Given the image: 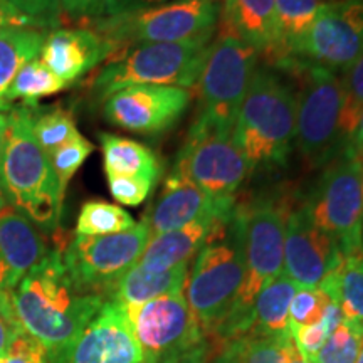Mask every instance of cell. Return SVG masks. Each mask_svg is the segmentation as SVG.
Instances as JSON below:
<instances>
[{"label":"cell","instance_id":"6da1fadb","mask_svg":"<svg viewBox=\"0 0 363 363\" xmlns=\"http://www.w3.org/2000/svg\"><path fill=\"white\" fill-rule=\"evenodd\" d=\"M62 252V249L48 252L11 293L17 320L45 348L49 363L65 362L72 343L106 301L99 294L76 288Z\"/></svg>","mask_w":363,"mask_h":363},{"label":"cell","instance_id":"7a4b0ae2","mask_svg":"<svg viewBox=\"0 0 363 363\" xmlns=\"http://www.w3.org/2000/svg\"><path fill=\"white\" fill-rule=\"evenodd\" d=\"M244 279V217L242 208L234 207L216 222L185 283V299L203 337H211L233 310Z\"/></svg>","mask_w":363,"mask_h":363},{"label":"cell","instance_id":"3957f363","mask_svg":"<svg viewBox=\"0 0 363 363\" xmlns=\"http://www.w3.org/2000/svg\"><path fill=\"white\" fill-rule=\"evenodd\" d=\"M9 131L2 162L0 190L9 206L33 224L52 230L59 225L66 192L33 133V111L27 106L9 113Z\"/></svg>","mask_w":363,"mask_h":363},{"label":"cell","instance_id":"277c9868","mask_svg":"<svg viewBox=\"0 0 363 363\" xmlns=\"http://www.w3.org/2000/svg\"><path fill=\"white\" fill-rule=\"evenodd\" d=\"M296 94L278 74L254 71L233 130L251 170L286 162L296 140Z\"/></svg>","mask_w":363,"mask_h":363},{"label":"cell","instance_id":"5b68a950","mask_svg":"<svg viewBox=\"0 0 363 363\" xmlns=\"http://www.w3.org/2000/svg\"><path fill=\"white\" fill-rule=\"evenodd\" d=\"M212 35L185 43L138 44L108 61L91 83V89L106 99L128 86H177L194 88L211 48Z\"/></svg>","mask_w":363,"mask_h":363},{"label":"cell","instance_id":"8992f818","mask_svg":"<svg viewBox=\"0 0 363 363\" xmlns=\"http://www.w3.org/2000/svg\"><path fill=\"white\" fill-rule=\"evenodd\" d=\"M257 54L256 49L222 27L219 38L211 43L199 78L201 113L194 125L233 135L240 104L256 71Z\"/></svg>","mask_w":363,"mask_h":363},{"label":"cell","instance_id":"52a82bcc","mask_svg":"<svg viewBox=\"0 0 363 363\" xmlns=\"http://www.w3.org/2000/svg\"><path fill=\"white\" fill-rule=\"evenodd\" d=\"M220 17L219 0H175L162 6L101 17L96 33L123 48L133 44L185 43L214 35Z\"/></svg>","mask_w":363,"mask_h":363},{"label":"cell","instance_id":"ba28073f","mask_svg":"<svg viewBox=\"0 0 363 363\" xmlns=\"http://www.w3.org/2000/svg\"><path fill=\"white\" fill-rule=\"evenodd\" d=\"M313 220L335 239L343 257L363 254L362 155L345 145L306 202Z\"/></svg>","mask_w":363,"mask_h":363},{"label":"cell","instance_id":"9c48e42d","mask_svg":"<svg viewBox=\"0 0 363 363\" xmlns=\"http://www.w3.org/2000/svg\"><path fill=\"white\" fill-rule=\"evenodd\" d=\"M303 76V86L296 96V145L303 157L315 165L330 162L342 152L340 115L343 104L342 76L320 66L288 62Z\"/></svg>","mask_w":363,"mask_h":363},{"label":"cell","instance_id":"30bf717a","mask_svg":"<svg viewBox=\"0 0 363 363\" xmlns=\"http://www.w3.org/2000/svg\"><path fill=\"white\" fill-rule=\"evenodd\" d=\"M150 240L145 222L110 235H76L62 252L72 283L83 293L108 299L116 281L131 269Z\"/></svg>","mask_w":363,"mask_h":363},{"label":"cell","instance_id":"8fae6325","mask_svg":"<svg viewBox=\"0 0 363 363\" xmlns=\"http://www.w3.org/2000/svg\"><path fill=\"white\" fill-rule=\"evenodd\" d=\"M363 56V0H335L323 4L291 54L278 62H298L340 72Z\"/></svg>","mask_w":363,"mask_h":363},{"label":"cell","instance_id":"7c38bea8","mask_svg":"<svg viewBox=\"0 0 363 363\" xmlns=\"http://www.w3.org/2000/svg\"><path fill=\"white\" fill-rule=\"evenodd\" d=\"M123 308L142 350L143 363H167L206 340L184 293Z\"/></svg>","mask_w":363,"mask_h":363},{"label":"cell","instance_id":"4fadbf2b","mask_svg":"<svg viewBox=\"0 0 363 363\" xmlns=\"http://www.w3.org/2000/svg\"><path fill=\"white\" fill-rule=\"evenodd\" d=\"M249 170L251 167L234 143L233 135L192 125L170 174L216 199H234Z\"/></svg>","mask_w":363,"mask_h":363},{"label":"cell","instance_id":"5bb4252c","mask_svg":"<svg viewBox=\"0 0 363 363\" xmlns=\"http://www.w3.org/2000/svg\"><path fill=\"white\" fill-rule=\"evenodd\" d=\"M192 94L177 86H128L104 99L103 113L111 125L140 135H160L187 111Z\"/></svg>","mask_w":363,"mask_h":363},{"label":"cell","instance_id":"9a60e30c","mask_svg":"<svg viewBox=\"0 0 363 363\" xmlns=\"http://www.w3.org/2000/svg\"><path fill=\"white\" fill-rule=\"evenodd\" d=\"M343 259L338 244L316 225L306 203L289 212L284 233V272L298 288L320 286Z\"/></svg>","mask_w":363,"mask_h":363},{"label":"cell","instance_id":"2e32d148","mask_svg":"<svg viewBox=\"0 0 363 363\" xmlns=\"http://www.w3.org/2000/svg\"><path fill=\"white\" fill-rule=\"evenodd\" d=\"M62 363H143L125 308L106 299Z\"/></svg>","mask_w":363,"mask_h":363},{"label":"cell","instance_id":"e0dca14e","mask_svg":"<svg viewBox=\"0 0 363 363\" xmlns=\"http://www.w3.org/2000/svg\"><path fill=\"white\" fill-rule=\"evenodd\" d=\"M121 51L111 40L91 29H56L48 33L40 61L69 86L99 62L110 61Z\"/></svg>","mask_w":363,"mask_h":363},{"label":"cell","instance_id":"ac0fdd59","mask_svg":"<svg viewBox=\"0 0 363 363\" xmlns=\"http://www.w3.org/2000/svg\"><path fill=\"white\" fill-rule=\"evenodd\" d=\"M233 207H235L234 199H216L190 182L170 174L160 199L145 212L143 222L148 227L150 238H153Z\"/></svg>","mask_w":363,"mask_h":363},{"label":"cell","instance_id":"d6986e66","mask_svg":"<svg viewBox=\"0 0 363 363\" xmlns=\"http://www.w3.org/2000/svg\"><path fill=\"white\" fill-rule=\"evenodd\" d=\"M48 252L38 225L7 203L0 211V289L12 293Z\"/></svg>","mask_w":363,"mask_h":363},{"label":"cell","instance_id":"ffe728a7","mask_svg":"<svg viewBox=\"0 0 363 363\" xmlns=\"http://www.w3.org/2000/svg\"><path fill=\"white\" fill-rule=\"evenodd\" d=\"M230 211L206 216L202 219L192 222V224L180 227V229L153 235V238H150L147 247L140 256L136 266L152 272H163L179 264H184V262H189L190 257L195 256L206 246L216 222Z\"/></svg>","mask_w":363,"mask_h":363},{"label":"cell","instance_id":"44dd1931","mask_svg":"<svg viewBox=\"0 0 363 363\" xmlns=\"http://www.w3.org/2000/svg\"><path fill=\"white\" fill-rule=\"evenodd\" d=\"M187 278L189 262L163 272H152L135 264L116 281L108 294V299L123 306L142 305L150 299L184 293Z\"/></svg>","mask_w":363,"mask_h":363},{"label":"cell","instance_id":"7402d4cb","mask_svg":"<svg viewBox=\"0 0 363 363\" xmlns=\"http://www.w3.org/2000/svg\"><path fill=\"white\" fill-rule=\"evenodd\" d=\"M224 29L269 54L276 38L274 0H224Z\"/></svg>","mask_w":363,"mask_h":363},{"label":"cell","instance_id":"603a6c76","mask_svg":"<svg viewBox=\"0 0 363 363\" xmlns=\"http://www.w3.org/2000/svg\"><path fill=\"white\" fill-rule=\"evenodd\" d=\"M106 177H142L158 182L162 163L145 145L113 133H99Z\"/></svg>","mask_w":363,"mask_h":363},{"label":"cell","instance_id":"cb8c5ba5","mask_svg":"<svg viewBox=\"0 0 363 363\" xmlns=\"http://www.w3.org/2000/svg\"><path fill=\"white\" fill-rule=\"evenodd\" d=\"M48 33L34 27H6L0 29V110H11L7 91L24 65L40 54Z\"/></svg>","mask_w":363,"mask_h":363},{"label":"cell","instance_id":"d4e9b609","mask_svg":"<svg viewBox=\"0 0 363 363\" xmlns=\"http://www.w3.org/2000/svg\"><path fill=\"white\" fill-rule=\"evenodd\" d=\"M298 286L283 271L262 286L254 303V323L247 333L284 335L289 331V305Z\"/></svg>","mask_w":363,"mask_h":363},{"label":"cell","instance_id":"484cf974","mask_svg":"<svg viewBox=\"0 0 363 363\" xmlns=\"http://www.w3.org/2000/svg\"><path fill=\"white\" fill-rule=\"evenodd\" d=\"M321 6V0H274L276 38L267 56L276 65L291 54L294 44L310 29Z\"/></svg>","mask_w":363,"mask_h":363},{"label":"cell","instance_id":"4316f807","mask_svg":"<svg viewBox=\"0 0 363 363\" xmlns=\"http://www.w3.org/2000/svg\"><path fill=\"white\" fill-rule=\"evenodd\" d=\"M294 350L296 345L291 333H246L222 345V353H225L233 363H291Z\"/></svg>","mask_w":363,"mask_h":363},{"label":"cell","instance_id":"83f0119b","mask_svg":"<svg viewBox=\"0 0 363 363\" xmlns=\"http://www.w3.org/2000/svg\"><path fill=\"white\" fill-rule=\"evenodd\" d=\"M331 299H337L345 318L363 321V254L345 257L337 271L320 284Z\"/></svg>","mask_w":363,"mask_h":363},{"label":"cell","instance_id":"f1b7e54d","mask_svg":"<svg viewBox=\"0 0 363 363\" xmlns=\"http://www.w3.org/2000/svg\"><path fill=\"white\" fill-rule=\"evenodd\" d=\"M67 88L62 79L44 65L40 59H33L24 65L13 78L11 88L7 91V103L21 99L26 106H35L40 98L51 96Z\"/></svg>","mask_w":363,"mask_h":363},{"label":"cell","instance_id":"f546056e","mask_svg":"<svg viewBox=\"0 0 363 363\" xmlns=\"http://www.w3.org/2000/svg\"><path fill=\"white\" fill-rule=\"evenodd\" d=\"M136 222L125 208L103 201H88L81 207L76 235H110L130 230Z\"/></svg>","mask_w":363,"mask_h":363},{"label":"cell","instance_id":"4dcf8cb0","mask_svg":"<svg viewBox=\"0 0 363 363\" xmlns=\"http://www.w3.org/2000/svg\"><path fill=\"white\" fill-rule=\"evenodd\" d=\"M363 347V321L343 318L311 363H357Z\"/></svg>","mask_w":363,"mask_h":363},{"label":"cell","instance_id":"1f68e13d","mask_svg":"<svg viewBox=\"0 0 363 363\" xmlns=\"http://www.w3.org/2000/svg\"><path fill=\"white\" fill-rule=\"evenodd\" d=\"M33 133L48 155L81 136L76 128L74 118L62 108H51L38 115L33 113Z\"/></svg>","mask_w":363,"mask_h":363},{"label":"cell","instance_id":"d6a6232c","mask_svg":"<svg viewBox=\"0 0 363 363\" xmlns=\"http://www.w3.org/2000/svg\"><path fill=\"white\" fill-rule=\"evenodd\" d=\"M343 104L340 115V136L347 145L355 133L358 121L363 113V56L345 71L342 76Z\"/></svg>","mask_w":363,"mask_h":363},{"label":"cell","instance_id":"836d02e7","mask_svg":"<svg viewBox=\"0 0 363 363\" xmlns=\"http://www.w3.org/2000/svg\"><path fill=\"white\" fill-rule=\"evenodd\" d=\"M331 301L323 288H298L289 305V331L318 323Z\"/></svg>","mask_w":363,"mask_h":363},{"label":"cell","instance_id":"e575fe53","mask_svg":"<svg viewBox=\"0 0 363 363\" xmlns=\"http://www.w3.org/2000/svg\"><path fill=\"white\" fill-rule=\"evenodd\" d=\"M93 150L94 145L81 135L76 140H72V142L62 145L61 148H57L51 155H48L49 160H51L54 174H56L59 180V185H61V189L65 192L67 189V184L76 175V172L83 167V163L88 160Z\"/></svg>","mask_w":363,"mask_h":363},{"label":"cell","instance_id":"d590c367","mask_svg":"<svg viewBox=\"0 0 363 363\" xmlns=\"http://www.w3.org/2000/svg\"><path fill=\"white\" fill-rule=\"evenodd\" d=\"M106 179L113 199L128 207H136L147 201L157 184L142 177H106Z\"/></svg>","mask_w":363,"mask_h":363},{"label":"cell","instance_id":"8d00e7d4","mask_svg":"<svg viewBox=\"0 0 363 363\" xmlns=\"http://www.w3.org/2000/svg\"><path fill=\"white\" fill-rule=\"evenodd\" d=\"M0 363H49V358L43 345L22 330L9 347L6 355L0 357Z\"/></svg>","mask_w":363,"mask_h":363},{"label":"cell","instance_id":"74e56055","mask_svg":"<svg viewBox=\"0 0 363 363\" xmlns=\"http://www.w3.org/2000/svg\"><path fill=\"white\" fill-rule=\"evenodd\" d=\"M333 333V330L330 328V325L321 318L318 323L301 326L291 331L293 342L296 345L298 352L301 353L303 358H306L308 362L313 360V357L320 352V348L323 347L326 338Z\"/></svg>","mask_w":363,"mask_h":363},{"label":"cell","instance_id":"f35d334b","mask_svg":"<svg viewBox=\"0 0 363 363\" xmlns=\"http://www.w3.org/2000/svg\"><path fill=\"white\" fill-rule=\"evenodd\" d=\"M11 6L21 11L40 27H52L59 24L61 17V0H7Z\"/></svg>","mask_w":363,"mask_h":363},{"label":"cell","instance_id":"ab89813d","mask_svg":"<svg viewBox=\"0 0 363 363\" xmlns=\"http://www.w3.org/2000/svg\"><path fill=\"white\" fill-rule=\"evenodd\" d=\"M24 330L13 311L11 293L0 294V357L6 355L17 335Z\"/></svg>","mask_w":363,"mask_h":363},{"label":"cell","instance_id":"60d3db41","mask_svg":"<svg viewBox=\"0 0 363 363\" xmlns=\"http://www.w3.org/2000/svg\"><path fill=\"white\" fill-rule=\"evenodd\" d=\"M169 2H175V0H103L101 13H99V17L120 16V13L162 6V4H169Z\"/></svg>","mask_w":363,"mask_h":363},{"label":"cell","instance_id":"b9f144b4","mask_svg":"<svg viewBox=\"0 0 363 363\" xmlns=\"http://www.w3.org/2000/svg\"><path fill=\"white\" fill-rule=\"evenodd\" d=\"M103 0H61V11L74 19L86 17H99Z\"/></svg>","mask_w":363,"mask_h":363},{"label":"cell","instance_id":"7bdbcfd3","mask_svg":"<svg viewBox=\"0 0 363 363\" xmlns=\"http://www.w3.org/2000/svg\"><path fill=\"white\" fill-rule=\"evenodd\" d=\"M6 27H34L40 29V26L29 16L17 11L7 0H0V29Z\"/></svg>","mask_w":363,"mask_h":363},{"label":"cell","instance_id":"ee69618b","mask_svg":"<svg viewBox=\"0 0 363 363\" xmlns=\"http://www.w3.org/2000/svg\"><path fill=\"white\" fill-rule=\"evenodd\" d=\"M212 352H214L212 343L206 338L202 343H199L197 347L192 348V350H189L187 353H184V355L177 357L174 360L167 363H208Z\"/></svg>","mask_w":363,"mask_h":363},{"label":"cell","instance_id":"f6af8a7d","mask_svg":"<svg viewBox=\"0 0 363 363\" xmlns=\"http://www.w3.org/2000/svg\"><path fill=\"white\" fill-rule=\"evenodd\" d=\"M347 145H350V147L355 150L357 153H360V155L363 153V113L360 116V121H358V125H357L355 133H353L352 140Z\"/></svg>","mask_w":363,"mask_h":363},{"label":"cell","instance_id":"bcb514c9","mask_svg":"<svg viewBox=\"0 0 363 363\" xmlns=\"http://www.w3.org/2000/svg\"><path fill=\"white\" fill-rule=\"evenodd\" d=\"M9 118L7 113L0 111V162H2V153H4V147H6V140H7V131H9Z\"/></svg>","mask_w":363,"mask_h":363},{"label":"cell","instance_id":"7dc6e473","mask_svg":"<svg viewBox=\"0 0 363 363\" xmlns=\"http://www.w3.org/2000/svg\"><path fill=\"white\" fill-rule=\"evenodd\" d=\"M291 363H311V362H308L306 358H303V357H301V353H299V352H298V348H296V350H294V353H293Z\"/></svg>","mask_w":363,"mask_h":363},{"label":"cell","instance_id":"c3c4849f","mask_svg":"<svg viewBox=\"0 0 363 363\" xmlns=\"http://www.w3.org/2000/svg\"><path fill=\"white\" fill-rule=\"evenodd\" d=\"M211 363H233V362L229 360V357H227L225 353H222V352H220L219 355L214 357V360H212Z\"/></svg>","mask_w":363,"mask_h":363},{"label":"cell","instance_id":"681fc988","mask_svg":"<svg viewBox=\"0 0 363 363\" xmlns=\"http://www.w3.org/2000/svg\"><path fill=\"white\" fill-rule=\"evenodd\" d=\"M6 206H7V201H6V197H4L2 190H0V211H2V208Z\"/></svg>","mask_w":363,"mask_h":363},{"label":"cell","instance_id":"f907efd6","mask_svg":"<svg viewBox=\"0 0 363 363\" xmlns=\"http://www.w3.org/2000/svg\"><path fill=\"white\" fill-rule=\"evenodd\" d=\"M357 363H363V347H362L360 355H358V360H357Z\"/></svg>","mask_w":363,"mask_h":363},{"label":"cell","instance_id":"816d5d0a","mask_svg":"<svg viewBox=\"0 0 363 363\" xmlns=\"http://www.w3.org/2000/svg\"><path fill=\"white\" fill-rule=\"evenodd\" d=\"M362 190H363V153H362Z\"/></svg>","mask_w":363,"mask_h":363},{"label":"cell","instance_id":"f5cc1de1","mask_svg":"<svg viewBox=\"0 0 363 363\" xmlns=\"http://www.w3.org/2000/svg\"><path fill=\"white\" fill-rule=\"evenodd\" d=\"M2 293H4V291H2V289H0V294H2Z\"/></svg>","mask_w":363,"mask_h":363},{"label":"cell","instance_id":"db71d44e","mask_svg":"<svg viewBox=\"0 0 363 363\" xmlns=\"http://www.w3.org/2000/svg\"><path fill=\"white\" fill-rule=\"evenodd\" d=\"M0 111H2V110H0Z\"/></svg>","mask_w":363,"mask_h":363}]
</instances>
